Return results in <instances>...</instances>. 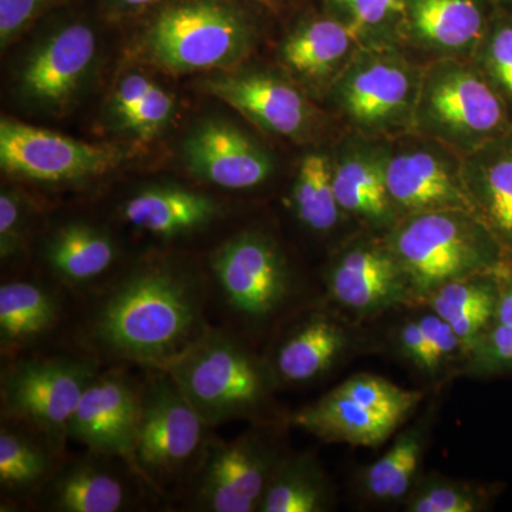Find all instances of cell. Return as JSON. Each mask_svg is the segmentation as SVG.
I'll return each instance as SVG.
<instances>
[{
    "instance_id": "6da1fadb",
    "label": "cell",
    "mask_w": 512,
    "mask_h": 512,
    "mask_svg": "<svg viewBox=\"0 0 512 512\" xmlns=\"http://www.w3.org/2000/svg\"><path fill=\"white\" fill-rule=\"evenodd\" d=\"M77 301L67 348L103 367L167 369L212 326L205 266L175 254L144 256Z\"/></svg>"
},
{
    "instance_id": "7a4b0ae2",
    "label": "cell",
    "mask_w": 512,
    "mask_h": 512,
    "mask_svg": "<svg viewBox=\"0 0 512 512\" xmlns=\"http://www.w3.org/2000/svg\"><path fill=\"white\" fill-rule=\"evenodd\" d=\"M252 0H164L138 18V43L154 66L174 74L228 69L258 36Z\"/></svg>"
},
{
    "instance_id": "3957f363",
    "label": "cell",
    "mask_w": 512,
    "mask_h": 512,
    "mask_svg": "<svg viewBox=\"0 0 512 512\" xmlns=\"http://www.w3.org/2000/svg\"><path fill=\"white\" fill-rule=\"evenodd\" d=\"M165 370L211 429L235 420L259 423L276 384L268 360L220 325H212Z\"/></svg>"
},
{
    "instance_id": "277c9868",
    "label": "cell",
    "mask_w": 512,
    "mask_h": 512,
    "mask_svg": "<svg viewBox=\"0 0 512 512\" xmlns=\"http://www.w3.org/2000/svg\"><path fill=\"white\" fill-rule=\"evenodd\" d=\"M211 430L167 370H144L134 464L164 504L180 500Z\"/></svg>"
},
{
    "instance_id": "5b68a950",
    "label": "cell",
    "mask_w": 512,
    "mask_h": 512,
    "mask_svg": "<svg viewBox=\"0 0 512 512\" xmlns=\"http://www.w3.org/2000/svg\"><path fill=\"white\" fill-rule=\"evenodd\" d=\"M211 308L232 332L256 329L275 318L289 302L293 275L274 238L247 229L222 241L205 262Z\"/></svg>"
},
{
    "instance_id": "8992f818",
    "label": "cell",
    "mask_w": 512,
    "mask_h": 512,
    "mask_svg": "<svg viewBox=\"0 0 512 512\" xmlns=\"http://www.w3.org/2000/svg\"><path fill=\"white\" fill-rule=\"evenodd\" d=\"M387 245L413 295L420 298H429L447 282L487 274L497 265V242L476 215L466 211L406 215Z\"/></svg>"
},
{
    "instance_id": "52a82bcc",
    "label": "cell",
    "mask_w": 512,
    "mask_h": 512,
    "mask_svg": "<svg viewBox=\"0 0 512 512\" xmlns=\"http://www.w3.org/2000/svg\"><path fill=\"white\" fill-rule=\"evenodd\" d=\"M2 363V419L35 430L66 453L74 413L103 366L72 348Z\"/></svg>"
},
{
    "instance_id": "ba28073f",
    "label": "cell",
    "mask_w": 512,
    "mask_h": 512,
    "mask_svg": "<svg viewBox=\"0 0 512 512\" xmlns=\"http://www.w3.org/2000/svg\"><path fill=\"white\" fill-rule=\"evenodd\" d=\"M423 393L360 373L292 416V423L326 443L377 447L419 406Z\"/></svg>"
},
{
    "instance_id": "9c48e42d",
    "label": "cell",
    "mask_w": 512,
    "mask_h": 512,
    "mask_svg": "<svg viewBox=\"0 0 512 512\" xmlns=\"http://www.w3.org/2000/svg\"><path fill=\"white\" fill-rule=\"evenodd\" d=\"M261 423L234 440L212 436L188 481L181 507L195 512H255L279 460L274 434Z\"/></svg>"
},
{
    "instance_id": "30bf717a",
    "label": "cell",
    "mask_w": 512,
    "mask_h": 512,
    "mask_svg": "<svg viewBox=\"0 0 512 512\" xmlns=\"http://www.w3.org/2000/svg\"><path fill=\"white\" fill-rule=\"evenodd\" d=\"M46 20L45 30L20 64L18 92L37 110L62 113L92 74L99 36L93 20L70 3L53 10Z\"/></svg>"
},
{
    "instance_id": "8fae6325",
    "label": "cell",
    "mask_w": 512,
    "mask_h": 512,
    "mask_svg": "<svg viewBox=\"0 0 512 512\" xmlns=\"http://www.w3.org/2000/svg\"><path fill=\"white\" fill-rule=\"evenodd\" d=\"M503 103L483 76L444 59L421 76L414 120L421 130L460 151H476L503 126Z\"/></svg>"
},
{
    "instance_id": "7c38bea8",
    "label": "cell",
    "mask_w": 512,
    "mask_h": 512,
    "mask_svg": "<svg viewBox=\"0 0 512 512\" xmlns=\"http://www.w3.org/2000/svg\"><path fill=\"white\" fill-rule=\"evenodd\" d=\"M165 505L123 458L86 450L63 458L30 510L45 512H130Z\"/></svg>"
},
{
    "instance_id": "4fadbf2b",
    "label": "cell",
    "mask_w": 512,
    "mask_h": 512,
    "mask_svg": "<svg viewBox=\"0 0 512 512\" xmlns=\"http://www.w3.org/2000/svg\"><path fill=\"white\" fill-rule=\"evenodd\" d=\"M126 150L3 119L0 164L9 177L40 184H76L103 177L126 160Z\"/></svg>"
},
{
    "instance_id": "5bb4252c",
    "label": "cell",
    "mask_w": 512,
    "mask_h": 512,
    "mask_svg": "<svg viewBox=\"0 0 512 512\" xmlns=\"http://www.w3.org/2000/svg\"><path fill=\"white\" fill-rule=\"evenodd\" d=\"M420 82L421 76L402 57L372 49L353 59L336 97L357 126L386 130L414 119Z\"/></svg>"
},
{
    "instance_id": "9a60e30c",
    "label": "cell",
    "mask_w": 512,
    "mask_h": 512,
    "mask_svg": "<svg viewBox=\"0 0 512 512\" xmlns=\"http://www.w3.org/2000/svg\"><path fill=\"white\" fill-rule=\"evenodd\" d=\"M130 370L124 366L101 367L74 413L70 440L86 450L123 458L136 468L141 380L134 379Z\"/></svg>"
},
{
    "instance_id": "2e32d148",
    "label": "cell",
    "mask_w": 512,
    "mask_h": 512,
    "mask_svg": "<svg viewBox=\"0 0 512 512\" xmlns=\"http://www.w3.org/2000/svg\"><path fill=\"white\" fill-rule=\"evenodd\" d=\"M62 286L43 276H13L0 285V352L2 362L43 352L63 328L69 329ZM73 298V296H72ZM67 333V332H66Z\"/></svg>"
},
{
    "instance_id": "e0dca14e",
    "label": "cell",
    "mask_w": 512,
    "mask_h": 512,
    "mask_svg": "<svg viewBox=\"0 0 512 512\" xmlns=\"http://www.w3.org/2000/svg\"><path fill=\"white\" fill-rule=\"evenodd\" d=\"M120 247L113 234L86 220L64 222L50 231L39 247L46 278L73 299L84 298L120 271Z\"/></svg>"
},
{
    "instance_id": "ac0fdd59",
    "label": "cell",
    "mask_w": 512,
    "mask_h": 512,
    "mask_svg": "<svg viewBox=\"0 0 512 512\" xmlns=\"http://www.w3.org/2000/svg\"><path fill=\"white\" fill-rule=\"evenodd\" d=\"M183 158L194 177L221 190H251L274 171L264 147L222 120H207L194 128L185 138Z\"/></svg>"
},
{
    "instance_id": "d6986e66",
    "label": "cell",
    "mask_w": 512,
    "mask_h": 512,
    "mask_svg": "<svg viewBox=\"0 0 512 512\" xmlns=\"http://www.w3.org/2000/svg\"><path fill=\"white\" fill-rule=\"evenodd\" d=\"M326 282L329 295L359 315L386 311L413 296L387 244L360 242L345 249L330 266Z\"/></svg>"
},
{
    "instance_id": "ffe728a7",
    "label": "cell",
    "mask_w": 512,
    "mask_h": 512,
    "mask_svg": "<svg viewBox=\"0 0 512 512\" xmlns=\"http://www.w3.org/2000/svg\"><path fill=\"white\" fill-rule=\"evenodd\" d=\"M386 184L394 210L406 215L431 211L474 215L461 167L429 148H409L387 158Z\"/></svg>"
},
{
    "instance_id": "44dd1931",
    "label": "cell",
    "mask_w": 512,
    "mask_h": 512,
    "mask_svg": "<svg viewBox=\"0 0 512 512\" xmlns=\"http://www.w3.org/2000/svg\"><path fill=\"white\" fill-rule=\"evenodd\" d=\"M208 93L244 114L256 126L278 136L302 134L311 110L296 87L274 74L244 72L204 80Z\"/></svg>"
},
{
    "instance_id": "7402d4cb",
    "label": "cell",
    "mask_w": 512,
    "mask_h": 512,
    "mask_svg": "<svg viewBox=\"0 0 512 512\" xmlns=\"http://www.w3.org/2000/svg\"><path fill=\"white\" fill-rule=\"evenodd\" d=\"M127 225L163 241L202 234L225 217L222 202L180 185H150L128 195L119 208Z\"/></svg>"
},
{
    "instance_id": "603a6c76",
    "label": "cell",
    "mask_w": 512,
    "mask_h": 512,
    "mask_svg": "<svg viewBox=\"0 0 512 512\" xmlns=\"http://www.w3.org/2000/svg\"><path fill=\"white\" fill-rule=\"evenodd\" d=\"M493 0H404L400 33L444 55L481 45L493 20Z\"/></svg>"
},
{
    "instance_id": "cb8c5ba5",
    "label": "cell",
    "mask_w": 512,
    "mask_h": 512,
    "mask_svg": "<svg viewBox=\"0 0 512 512\" xmlns=\"http://www.w3.org/2000/svg\"><path fill=\"white\" fill-rule=\"evenodd\" d=\"M66 457L35 430L2 419L0 423V510H30Z\"/></svg>"
},
{
    "instance_id": "d4e9b609",
    "label": "cell",
    "mask_w": 512,
    "mask_h": 512,
    "mask_svg": "<svg viewBox=\"0 0 512 512\" xmlns=\"http://www.w3.org/2000/svg\"><path fill=\"white\" fill-rule=\"evenodd\" d=\"M348 349V333L325 313H311L286 330L269 360L276 382H315L336 365Z\"/></svg>"
},
{
    "instance_id": "484cf974",
    "label": "cell",
    "mask_w": 512,
    "mask_h": 512,
    "mask_svg": "<svg viewBox=\"0 0 512 512\" xmlns=\"http://www.w3.org/2000/svg\"><path fill=\"white\" fill-rule=\"evenodd\" d=\"M360 40L359 33L333 13L309 15L286 36L281 60L301 79L318 82L342 66Z\"/></svg>"
},
{
    "instance_id": "4316f807",
    "label": "cell",
    "mask_w": 512,
    "mask_h": 512,
    "mask_svg": "<svg viewBox=\"0 0 512 512\" xmlns=\"http://www.w3.org/2000/svg\"><path fill=\"white\" fill-rule=\"evenodd\" d=\"M461 174L477 220L512 251V153L476 150Z\"/></svg>"
},
{
    "instance_id": "83f0119b",
    "label": "cell",
    "mask_w": 512,
    "mask_h": 512,
    "mask_svg": "<svg viewBox=\"0 0 512 512\" xmlns=\"http://www.w3.org/2000/svg\"><path fill=\"white\" fill-rule=\"evenodd\" d=\"M498 296L500 285L487 272L447 282L427 299L433 312L456 332L464 352L468 353L495 322Z\"/></svg>"
},
{
    "instance_id": "f1b7e54d",
    "label": "cell",
    "mask_w": 512,
    "mask_h": 512,
    "mask_svg": "<svg viewBox=\"0 0 512 512\" xmlns=\"http://www.w3.org/2000/svg\"><path fill=\"white\" fill-rule=\"evenodd\" d=\"M336 198L340 210L370 224L392 220L394 210L386 184V160L355 154L333 168Z\"/></svg>"
},
{
    "instance_id": "f546056e",
    "label": "cell",
    "mask_w": 512,
    "mask_h": 512,
    "mask_svg": "<svg viewBox=\"0 0 512 512\" xmlns=\"http://www.w3.org/2000/svg\"><path fill=\"white\" fill-rule=\"evenodd\" d=\"M329 505L328 481L315 458L284 454L266 485L258 512H323Z\"/></svg>"
},
{
    "instance_id": "4dcf8cb0",
    "label": "cell",
    "mask_w": 512,
    "mask_h": 512,
    "mask_svg": "<svg viewBox=\"0 0 512 512\" xmlns=\"http://www.w3.org/2000/svg\"><path fill=\"white\" fill-rule=\"evenodd\" d=\"M175 107L173 93L146 74H133L117 90L111 121L121 133L148 140L170 124Z\"/></svg>"
},
{
    "instance_id": "1f68e13d",
    "label": "cell",
    "mask_w": 512,
    "mask_h": 512,
    "mask_svg": "<svg viewBox=\"0 0 512 512\" xmlns=\"http://www.w3.org/2000/svg\"><path fill=\"white\" fill-rule=\"evenodd\" d=\"M292 202L298 220L313 232L323 234L338 225L342 210L328 157L313 153L303 158L293 185Z\"/></svg>"
},
{
    "instance_id": "d6a6232c",
    "label": "cell",
    "mask_w": 512,
    "mask_h": 512,
    "mask_svg": "<svg viewBox=\"0 0 512 512\" xmlns=\"http://www.w3.org/2000/svg\"><path fill=\"white\" fill-rule=\"evenodd\" d=\"M423 430L419 427L406 431L382 458L367 468L365 488L376 500H402L412 491L421 453Z\"/></svg>"
},
{
    "instance_id": "836d02e7",
    "label": "cell",
    "mask_w": 512,
    "mask_h": 512,
    "mask_svg": "<svg viewBox=\"0 0 512 512\" xmlns=\"http://www.w3.org/2000/svg\"><path fill=\"white\" fill-rule=\"evenodd\" d=\"M36 207L22 191L3 188L0 194V259L3 268L26 255L35 234Z\"/></svg>"
},
{
    "instance_id": "e575fe53",
    "label": "cell",
    "mask_w": 512,
    "mask_h": 512,
    "mask_svg": "<svg viewBox=\"0 0 512 512\" xmlns=\"http://www.w3.org/2000/svg\"><path fill=\"white\" fill-rule=\"evenodd\" d=\"M329 12L345 20L360 37L386 35L403 22L404 0H325Z\"/></svg>"
},
{
    "instance_id": "d590c367",
    "label": "cell",
    "mask_w": 512,
    "mask_h": 512,
    "mask_svg": "<svg viewBox=\"0 0 512 512\" xmlns=\"http://www.w3.org/2000/svg\"><path fill=\"white\" fill-rule=\"evenodd\" d=\"M483 497L473 487L444 478H427L414 488L407 500L409 512H476Z\"/></svg>"
},
{
    "instance_id": "8d00e7d4",
    "label": "cell",
    "mask_w": 512,
    "mask_h": 512,
    "mask_svg": "<svg viewBox=\"0 0 512 512\" xmlns=\"http://www.w3.org/2000/svg\"><path fill=\"white\" fill-rule=\"evenodd\" d=\"M70 0H0V43L2 49L12 45L53 10Z\"/></svg>"
},
{
    "instance_id": "74e56055",
    "label": "cell",
    "mask_w": 512,
    "mask_h": 512,
    "mask_svg": "<svg viewBox=\"0 0 512 512\" xmlns=\"http://www.w3.org/2000/svg\"><path fill=\"white\" fill-rule=\"evenodd\" d=\"M467 355L474 373L512 369V326L493 323Z\"/></svg>"
},
{
    "instance_id": "f35d334b",
    "label": "cell",
    "mask_w": 512,
    "mask_h": 512,
    "mask_svg": "<svg viewBox=\"0 0 512 512\" xmlns=\"http://www.w3.org/2000/svg\"><path fill=\"white\" fill-rule=\"evenodd\" d=\"M484 39L487 69L495 82L512 94V20H491Z\"/></svg>"
},
{
    "instance_id": "ab89813d",
    "label": "cell",
    "mask_w": 512,
    "mask_h": 512,
    "mask_svg": "<svg viewBox=\"0 0 512 512\" xmlns=\"http://www.w3.org/2000/svg\"><path fill=\"white\" fill-rule=\"evenodd\" d=\"M419 323L424 336H426L431 362H433L434 372H436L447 359L456 355L458 350H463V346H461L456 332L451 329L446 320L441 319L436 313L423 316L419 319Z\"/></svg>"
},
{
    "instance_id": "60d3db41",
    "label": "cell",
    "mask_w": 512,
    "mask_h": 512,
    "mask_svg": "<svg viewBox=\"0 0 512 512\" xmlns=\"http://www.w3.org/2000/svg\"><path fill=\"white\" fill-rule=\"evenodd\" d=\"M399 345L404 357L427 373H433L429 346L419 320L406 323L399 333Z\"/></svg>"
},
{
    "instance_id": "b9f144b4",
    "label": "cell",
    "mask_w": 512,
    "mask_h": 512,
    "mask_svg": "<svg viewBox=\"0 0 512 512\" xmlns=\"http://www.w3.org/2000/svg\"><path fill=\"white\" fill-rule=\"evenodd\" d=\"M164 0H96L101 15L110 20H137Z\"/></svg>"
},
{
    "instance_id": "7bdbcfd3",
    "label": "cell",
    "mask_w": 512,
    "mask_h": 512,
    "mask_svg": "<svg viewBox=\"0 0 512 512\" xmlns=\"http://www.w3.org/2000/svg\"><path fill=\"white\" fill-rule=\"evenodd\" d=\"M494 323L512 326V278L508 279L507 284L500 286Z\"/></svg>"
},
{
    "instance_id": "ee69618b",
    "label": "cell",
    "mask_w": 512,
    "mask_h": 512,
    "mask_svg": "<svg viewBox=\"0 0 512 512\" xmlns=\"http://www.w3.org/2000/svg\"><path fill=\"white\" fill-rule=\"evenodd\" d=\"M252 2L262 6L265 10H271V12H279L288 5V0H252Z\"/></svg>"
},
{
    "instance_id": "f6af8a7d",
    "label": "cell",
    "mask_w": 512,
    "mask_h": 512,
    "mask_svg": "<svg viewBox=\"0 0 512 512\" xmlns=\"http://www.w3.org/2000/svg\"><path fill=\"white\" fill-rule=\"evenodd\" d=\"M494 3H512V0H493Z\"/></svg>"
}]
</instances>
